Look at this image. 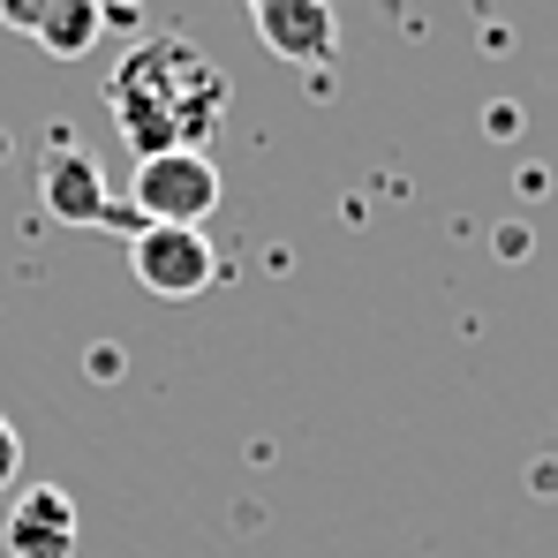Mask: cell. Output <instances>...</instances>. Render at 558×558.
Wrapping results in <instances>:
<instances>
[{"instance_id": "1", "label": "cell", "mask_w": 558, "mask_h": 558, "mask_svg": "<svg viewBox=\"0 0 558 558\" xmlns=\"http://www.w3.org/2000/svg\"><path fill=\"white\" fill-rule=\"evenodd\" d=\"M227 69L189 46L174 31H151L144 46H129V61L106 76V106H113V129L136 159H167V151H211L219 136V113H227Z\"/></svg>"}, {"instance_id": "2", "label": "cell", "mask_w": 558, "mask_h": 558, "mask_svg": "<svg viewBox=\"0 0 558 558\" xmlns=\"http://www.w3.org/2000/svg\"><path fill=\"white\" fill-rule=\"evenodd\" d=\"M219 159L211 151H167V159H136L129 174V211L144 227H204L219 211Z\"/></svg>"}, {"instance_id": "3", "label": "cell", "mask_w": 558, "mask_h": 558, "mask_svg": "<svg viewBox=\"0 0 558 558\" xmlns=\"http://www.w3.org/2000/svg\"><path fill=\"white\" fill-rule=\"evenodd\" d=\"M129 272L159 302H196L219 279V250L204 242V227H136L129 234Z\"/></svg>"}, {"instance_id": "4", "label": "cell", "mask_w": 558, "mask_h": 558, "mask_svg": "<svg viewBox=\"0 0 558 558\" xmlns=\"http://www.w3.org/2000/svg\"><path fill=\"white\" fill-rule=\"evenodd\" d=\"M38 196H46V211H53L61 227H113V234H136V227H144L129 204H113V189H106V174H98V159H92V151H76V144L46 159Z\"/></svg>"}, {"instance_id": "5", "label": "cell", "mask_w": 558, "mask_h": 558, "mask_svg": "<svg viewBox=\"0 0 558 558\" xmlns=\"http://www.w3.org/2000/svg\"><path fill=\"white\" fill-rule=\"evenodd\" d=\"M250 23H257V38L272 46L287 69H332V53H340L332 0H257Z\"/></svg>"}, {"instance_id": "6", "label": "cell", "mask_w": 558, "mask_h": 558, "mask_svg": "<svg viewBox=\"0 0 558 558\" xmlns=\"http://www.w3.org/2000/svg\"><path fill=\"white\" fill-rule=\"evenodd\" d=\"M8 558H69L76 551V536H84V521H76V498L69 490H53V483H31L15 506H8Z\"/></svg>"}, {"instance_id": "7", "label": "cell", "mask_w": 558, "mask_h": 558, "mask_svg": "<svg viewBox=\"0 0 558 558\" xmlns=\"http://www.w3.org/2000/svg\"><path fill=\"white\" fill-rule=\"evenodd\" d=\"M0 23H8V31H31L53 61L92 53L98 31H106V15H98L92 0H0Z\"/></svg>"}, {"instance_id": "8", "label": "cell", "mask_w": 558, "mask_h": 558, "mask_svg": "<svg viewBox=\"0 0 558 558\" xmlns=\"http://www.w3.org/2000/svg\"><path fill=\"white\" fill-rule=\"evenodd\" d=\"M15 468H23V438H15V423L0 415V490L15 483Z\"/></svg>"}]
</instances>
